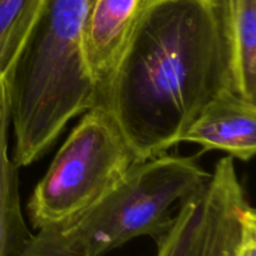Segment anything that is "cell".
<instances>
[{"instance_id": "7c38bea8", "label": "cell", "mask_w": 256, "mask_h": 256, "mask_svg": "<svg viewBox=\"0 0 256 256\" xmlns=\"http://www.w3.org/2000/svg\"><path fill=\"white\" fill-rule=\"evenodd\" d=\"M15 256H89L69 242L60 230L40 229Z\"/></svg>"}, {"instance_id": "3957f363", "label": "cell", "mask_w": 256, "mask_h": 256, "mask_svg": "<svg viewBox=\"0 0 256 256\" xmlns=\"http://www.w3.org/2000/svg\"><path fill=\"white\" fill-rule=\"evenodd\" d=\"M212 174L195 156L166 155L134 162L116 184L60 230L89 256H104L130 240H158L172 226L180 205L202 192Z\"/></svg>"}, {"instance_id": "8992f818", "label": "cell", "mask_w": 256, "mask_h": 256, "mask_svg": "<svg viewBox=\"0 0 256 256\" xmlns=\"http://www.w3.org/2000/svg\"><path fill=\"white\" fill-rule=\"evenodd\" d=\"M142 0H94L82 30V58L98 102L132 35ZM96 102V105H98Z\"/></svg>"}, {"instance_id": "8fae6325", "label": "cell", "mask_w": 256, "mask_h": 256, "mask_svg": "<svg viewBox=\"0 0 256 256\" xmlns=\"http://www.w3.org/2000/svg\"><path fill=\"white\" fill-rule=\"evenodd\" d=\"M204 224V192L182 202L172 226L156 240V256H199Z\"/></svg>"}, {"instance_id": "5b68a950", "label": "cell", "mask_w": 256, "mask_h": 256, "mask_svg": "<svg viewBox=\"0 0 256 256\" xmlns=\"http://www.w3.org/2000/svg\"><path fill=\"white\" fill-rule=\"evenodd\" d=\"M204 150H222L249 162L256 152V102L224 89L204 106L182 138Z\"/></svg>"}, {"instance_id": "7a4b0ae2", "label": "cell", "mask_w": 256, "mask_h": 256, "mask_svg": "<svg viewBox=\"0 0 256 256\" xmlns=\"http://www.w3.org/2000/svg\"><path fill=\"white\" fill-rule=\"evenodd\" d=\"M92 2L48 0L6 79L18 168L40 159L70 120L96 106L82 44Z\"/></svg>"}, {"instance_id": "4fadbf2b", "label": "cell", "mask_w": 256, "mask_h": 256, "mask_svg": "<svg viewBox=\"0 0 256 256\" xmlns=\"http://www.w3.org/2000/svg\"><path fill=\"white\" fill-rule=\"evenodd\" d=\"M238 256H256V212L249 202L242 210V240Z\"/></svg>"}, {"instance_id": "52a82bcc", "label": "cell", "mask_w": 256, "mask_h": 256, "mask_svg": "<svg viewBox=\"0 0 256 256\" xmlns=\"http://www.w3.org/2000/svg\"><path fill=\"white\" fill-rule=\"evenodd\" d=\"M246 202L234 158H222L215 165L204 190V224L199 256H238L242 240V210Z\"/></svg>"}, {"instance_id": "9c48e42d", "label": "cell", "mask_w": 256, "mask_h": 256, "mask_svg": "<svg viewBox=\"0 0 256 256\" xmlns=\"http://www.w3.org/2000/svg\"><path fill=\"white\" fill-rule=\"evenodd\" d=\"M9 92L0 80V256H15L32 238L22 212L18 169L9 156Z\"/></svg>"}, {"instance_id": "30bf717a", "label": "cell", "mask_w": 256, "mask_h": 256, "mask_svg": "<svg viewBox=\"0 0 256 256\" xmlns=\"http://www.w3.org/2000/svg\"><path fill=\"white\" fill-rule=\"evenodd\" d=\"M48 0H0V80L19 59Z\"/></svg>"}, {"instance_id": "ba28073f", "label": "cell", "mask_w": 256, "mask_h": 256, "mask_svg": "<svg viewBox=\"0 0 256 256\" xmlns=\"http://www.w3.org/2000/svg\"><path fill=\"white\" fill-rule=\"evenodd\" d=\"M232 89L256 102V0H216Z\"/></svg>"}, {"instance_id": "6da1fadb", "label": "cell", "mask_w": 256, "mask_h": 256, "mask_svg": "<svg viewBox=\"0 0 256 256\" xmlns=\"http://www.w3.org/2000/svg\"><path fill=\"white\" fill-rule=\"evenodd\" d=\"M228 88L229 52L216 0H142L98 105L145 160L182 142L205 105Z\"/></svg>"}, {"instance_id": "277c9868", "label": "cell", "mask_w": 256, "mask_h": 256, "mask_svg": "<svg viewBox=\"0 0 256 256\" xmlns=\"http://www.w3.org/2000/svg\"><path fill=\"white\" fill-rule=\"evenodd\" d=\"M82 115L28 202L36 230L69 226L139 162L109 110L96 105Z\"/></svg>"}]
</instances>
